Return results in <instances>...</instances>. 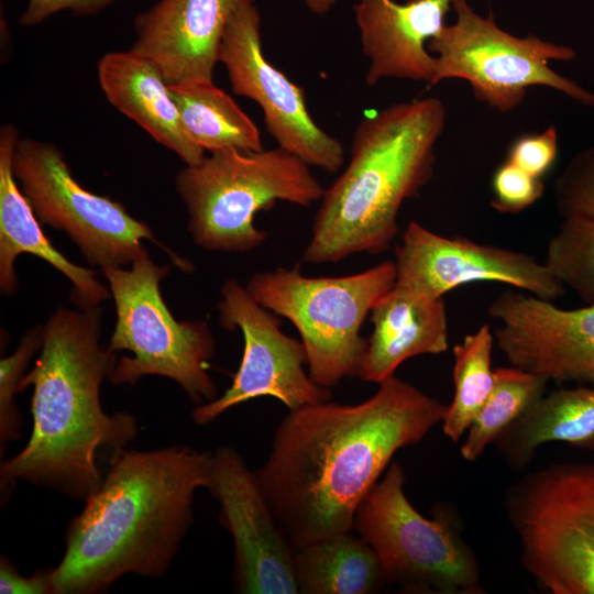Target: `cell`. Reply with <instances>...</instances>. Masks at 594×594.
<instances>
[{
    "label": "cell",
    "mask_w": 594,
    "mask_h": 594,
    "mask_svg": "<svg viewBox=\"0 0 594 594\" xmlns=\"http://www.w3.org/2000/svg\"><path fill=\"white\" fill-rule=\"evenodd\" d=\"M168 87L187 133L205 152L263 150L254 121L213 81Z\"/></svg>",
    "instance_id": "obj_24"
},
{
    "label": "cell",
    "mask_w": 594,
    "mask_h": 594,
    "mask_svg": "<svg viewBox=\"0 0 594 594\" xmlns=\"http://www.w3.org/2000/svg\"><path fill=\"white\" fill-rule=\"evenodd\" d=\"M452 8L455 22L444 25L427 44L436 54L429 87L444 79H463L479 101L499 112L517 108L532 86L556 89L594 108L593 92L550 68L551 61H573L572 47L535 35L514 36L497 26L492 12L482 18L466 0H455Z\"/></svg>",
    "instance_id": "obj_10"
},
{
    "label": "cell",
    "mask_w": 594,
    "mask_h": 594,
    "mask_svg": "<svg viewBox=\"0 0 594 594\" xmlns=\"http://www.w3.org/2000/svg\"><path fill=\"white\" fill-rule=\"evenodd\" d=\"M353 531L332 535L295 551L299 593L371 594L386 585L377 553Z\"/></svg>",
    "instance_id": "obj_23"
},
{
    "label": "cell",
    "mask_w": 594,
    "mask_h": 594,
    "mask_svg": "<svg viewBox=\"0 0 594 594\" xmlns=\"http://www.w3.org/2000/svg\"><path fill=\"white\" fill-rule=\"evenodd\" d=\"M447 407L394 374L364 402L289 410L254 473L293 549L352 531L394 454L420 442Z\"/></svg>",
    "instance_id": "obj_1"
},
{
    "label": "cell",
    "mask_w": 594,
    "mask_h": 594,
    "mask_svg": "<svg viewBox=\"0 0 594 594\" xmlns=\"http://www.w3.org/2000/svg\"><path fill=\"white\" fill-rule=\"evenodd\" d=\"M548 271L586 305H594V221L564 219L547 249Z\"/></svg>",
    "instance_id": "obj_27"
},
{
    "label": "cell",
    "mask_w": 594,
    "mask_h": 594,
    "mask_svg": "<svg viewBox=\"0 0 594 594\" xmlns=\"http://www.w3.org/2000/svg\"><path fill=\"white\" fill-rule=\"evenodd\" d=\"M396 461L361 502L354 528L377 553L386 584L410 593L481 594V570L448 506L422 516L405 493Z\"/></svg>",
    "instance_id": "obj_9"
},
{
    "label": "cell",
    "mask_w": 594,
    "mask_h": 594,
    "mask_svg": "<svg viewBox=\"0 0 594 594\" xmlns=\"http://www.w3.org/2000/svg\"><path fill=\"white\" fill-rule=\"evenodd\" d=\"M455 0H360L354 6L362 51L369 59L367 86L382 79L425 81L430 86L436 58L428 42L442 28Z\"/></svg>",
    "instance_id": "obj_18"
},
{
    "label": "cell",
    "mask_w": 594,
    "mask_h": 594,
    "mask_svg": "<svg viewBox=\"0 0 594 594\" xmlns=\"http://www.w3.org/2000/svg\"><path fill=\"white\" fill-rule=\"evenodd\" d=\"M221 296V324L241 330L244 350L230 387L193 410L197 425L210 424L229 408L258 397L276 398L289 410L331 400V389L318 385L305 372L304 344L282 331L277 315L260 305L235 279L224 283Z\"/></svg>",
    "instance_id": "obj_12"
},
{
    "label": "cell",
    "mask_w": 594,
    "mask_h": 594,
    "mask_svg": "<svg viewBox=\"0 0 594 594\" xmlns=\"http://www.w3.org/2000/svg\"><path fill=\"white\" fill-rule=\"evenodd\" d=\"M108 101L186 165L199 164L205 151L187 133L168 84L146 57L132 51L110 52L98 63Z\"/></svg>",
    "instance_id": "obj_21"
},
{
    "label": "cell",
    "mask_w": 594,
    "mask_h": 594,
    "mask_svg": "<svg viewBox=\"0 0 594 594\" xmlns=\"http://www.w3.org/2000/svg\"><path fill=\"white\" fill-rule=\"evenodd\" d=\"M495 342L510 365L557 383L594 386V305L565 310L515 290L488 307Z\"/></svg>",
    "instance_id": "obj_16"
},
{
    "label": "cell",
    "mask_w": 594,
    "mask_h": 594,
    "mask_svg": "<svg viewBox=\"0 0 594 594\" xmlns=\"http://www.w3.org/2000/svg\"><path fill=\"white\" fill-rule=\"evenodd\" d=\"M13 125L0 130V288L11 295L18 287L16 257L30 253L59 271L72 283L70 298L79 309L100 306L111 295L96 273L72 263L45 237L37 218L21 191L12 170L13 152L19 140Z\"/></svg>",
    "instance_id": "obj_19"
},
{
    "label": "cell",
    "mask_w": 594,
    "mask_h": 594,
    "mask_svg": "<svg viewBox=\"0 0 594 594\" xmlns=\"http://www.w3.org/2000/svg\"><path fill=\"white\" fill-rule=\"evenodd\" d=\"M255 0H160L134 19L132 51L150 59L168 85L213 81L226 26Z\"/></svg>",
    "instance_id": "obj_17"
},
{
    "label": "cell",
    "mask_w": 594,
    "mask_h": 594,
    "mask_svg": "<svg viewBox=\"0 0 594 594\" xmlns=\"http://www.w3.org/2000/svg\"><path fill=\"white\" fill-rule=\"evenodd\" d=\"M130 265L129 270H102L117 312L108 349L132 353L116 360L108 380L119 386L134 384L146 375L165 376L194 403L212 402L217 388L208 367L215 340L208 321H177L173 317L160 290L170 268L156 265L146 249Z\"/></svg>",
    "instance_id": "obj_8"
},
{
    "label": "cell",
    "mask_w": 594,
    "mask_h": 594,
    "mask_svg": "<svg viewBox=\"0 0 594 594\" xmlns=\"http://www.w3.org/2000/svg\"><path fill=\"white\" fill-rule=\"evenodd\" d=\"M491 206L503 213L519 212L536 201L544 191L541 178H537L517 165L506 161L494 172Z\"/></svg>",
    "instance_id": "obj_30"
},
{
    "label": "cell",
    "mask_w": 594,
    "mask_h": 594,
    "mask_svg": "<svg viewBox=\"0 0 594 594\" xmlns=\"http://www.w3.org/2000/svg\"><path fill=\"white\" fill-rule=\"evenodd\" d=\"M336 0H305L307 7L318 14L326 13L334 3Z\"/></svg>",
    "instance_id": "obj_34"
},
{
    "label": "cell",
    "mask_w": 594,
    "mask_h": 594,
    "mask_svg": "<svg viewBox=\"0 0 594 594\" xmlns=\"http://www.w3.org/2000/svg\"><path fill=\"white\" fill-rule=\"evenodd\" d=\"M373 331L358 377L381 383L405 361L448 350V316L443 298L395 285L371 311Z\"/></svg>",
    "instance_id": "obj_20"
},
{
    "label": "cell",
    "mask_w": 594,
    "mask_h": 594,
    "mask_svg": "<svg viewBox=\"0 0 594 594\" xmlns=\"http://www.w3.org/2000/svg\"><path fill=\"white\" fill-rule=\"evenodd\" d=\"M12 170L36 218L64 231L90 264L102 270L131 264L145 250L146 239L164 249L178 268L193 271L189 261L161 244L121 202L81 187L53 143L19 139Z\"/></svg>",
    "instance_id": "obj_11"
},
{
    "label": "cell",
    "mask_w": 594,
    "mask_h": 594,
    "mask_svg": "<svg viewBox=\"0 0 594 594\" xmlns=\"http://www.w3.org/2000/svg\"><path fill=\"white\" fill-rule=\"evenodd\" d=\"M101 317L100 306L61 307L44 324L40 356L21 382L22 389L33 386L32 435L1 463L2 493L23 480L85 501L103 480L100 450L113 455L136 438L133 415H108L101 406V383L117 360L100 345Z\"/></svg>",
    "instance_id": "obj_3"
},
{
    "label": "cell",
    "mask_w": 594,
    "mask_h": 594,
    "mask_svg": "<svg viewBox=\"0 0 594 594\" xmlns=\"http://www.w3.org/2000/svg\"><path fill=\"white\" fill-rule=\"evenodd\" d=\"M395 283V263L387 260L336 277H309L298 266L262 271L251 276L245 288L260 305L294 324L309 376L331 388L344 378L358 377L367 348L361 328Z\"/></svg>",
    "instance_id": "obj_6"
},
{
    "label": "cell",
    "mask_w": 594,
    "mask_h": 594,
    "mask_svg": "<svg viewBox=\"0 0 594 594\" xmlns=\"http://www.w3.org/2000/svg\"><path fill=\"white\" fill-rule=\"evenodd\" d=\"M493 389L468 430L460 452L476 461L488 446L522 417L544 394L548 380L516 366L494 370Z\"/></svg>",
    "instance_id": "obj_25"
},
{
    "label": "cell",
    "mask_w": 594,
    "mask_h": 594,
    "mask_svg": "<svg viewBox=\"0 0 594 594\" xmlns=\"http://www.w3.org/2000/svg\"><path fill=\"white\" fill-rule=\"evenodd\" d=\"M520 560L552 594H594V461L527 473L504 497Z\"/></svg>",
    "instance_id": "obj_7"
},
{
    "label": "cell",
    "mask_w": 594,
    "mask_h": 594,
    "mask_svg": "<svg viewBox=\"0 0 594 594\" xmlns=\"http://www.w3.org/2000/svg\"><path fill=\"white\" fill-rule=\"evenodd\" d=\"M394 263L397 285L432 298L475 282L503 283L549 301L565 294L564 285L529 254L447 238L417 221L407 224Z\"/></svg>",
    "instance_id": "obj_15"
},
{
    "label": "cell",
    "mask_w": 594,
    "mask_h": 594,
    "mask_svg": "<svg viewBox=\"0 0 594 594\" xmlns=\"http://www.w3.org/2000/svg\"><path fill=\"white\" fill-rule=\"evenodd\" d=\"M447 120L442 101L398 102L358 124L350 161L324 189L302 254L308 264L338 263L387 251L405 200L429 183Z\"/></svg>",
    "instance_id": "obj_4"
},
{
    "label": "cell",
    "mask_w": 594,
    "mask_h": 594,
    "mask_svg": "<svg viewBox=\"0 0 594 594\" xmlns=\"http://www.w3.org/2000/svg\"><path fill=\"white\" fill-rule=\"evenodd\" d=\"M207 490L233 539V587L242 594H298L295 550L279 529L254 471L230 447L212 453Z\"/></svg>",
    "instance_id": "obj_14"
},
{
    "label": "cell",
    "mask_w": 594,
    "mask_h": 594,
    "mask_svg": "<svg viewBox=\"0 0 594 594\" xmlns=\"http://www.w3.org/2000/svg\"><path fill=\"white\" fill-rule=\"evenodd\" d=\"M188 212V231L204 250L245 253L261 246L267 233L254 224L255 215L277 201L309 207L324 188L298 156L277 146L210 153L186 165L175 178Z\"/></svg>",
    "instance_id": "obj_5"
},
{
    "label": "cell",
    "mask_w": 594,
    "mask_h": 594,
    "mask_svg": "<svg viewBox=\"0 0 594 594\" xmlns=\"http://www.w3.org/2000/svg\"><path fill=\"white\" fill-rule=\"evenodd\" d=\"M1 594H53L51 569L35 572L32 576H23L13 563L1 556L0 560Z\"/></svg>",
    "instance_id": "obj_33"
},
{
    "label": "cell",
    "mask_w": 594,
    "mask_h": 594,
    "mask_svg": "<svg viewBox=\"0 0 594 594\" xmlns=\"http://www.w3.org/2000/svg\"><path fill=\"white\" fill-rule=\"evenodd\" d=\"M219 63L227 70L233 94L261 107L266 130L278 146L327 173L334 174L343 166L342 143L315 122L304 90L265 57L261 16L254 2L240 7L230 18Z\"/></svg>",
    "instance_id": "obj_13"
},
{
    "label": "cell",
    "mask_w": 594,
    "mask_h": 594,
    "mask_svg": "<svg viewBox=\"0 0 594 594\" xmlns=\"http://www.w3.org/2000/svg\"><path fill=\"white\" fill-rule=\"evenodd\" d=\"M549 442L594 451V386L544 394L494 444L513 469L521 471Z\"/></svg>",
    "instance_id": "obj_22"
},
{
    "label": "cell",
    "mask_w": 594,
    "mask_h": 594,
    "mask_svg": "<svg viewBox=\"0 0 594 594\" xmlns=\"http://www.w3.org/2000/svg\"><path fill=\"white\" fill-rule=\"evenodd\" d=\"M554 201L564 219L594 221V145L569 160L556 180Z\"/></svg>",
    "instance_id": "obj_29"
},
{
    "label": "cell",
    "mask_w": 594,
    "mask_h": 594,
    "mask_svg": "<svg viewBox=\"0 0 594 594\" xmlns=\"http://www.w3.org/2000/svg\"><path fill=\"white\" fill-rule=\"evenodd\" d=\"M44 326H35L25 332L15 351L0 360V451L19 439L22 427L21 415L14 397L22 391L21 382L32 356L41 350Z\"/></svg>",
    "instance_id": "obj_28"
},
{
    "label": "cell",
    "mask_w": 594,
    "mask_h": 594,
    "mask_svg": "<svg viewBox=\"0 0 594 594\" xmlns=\"http://www.w3.org/2000/svg\"><path fill=\"white\" fill-rule=\"evenodd\" d=\"M558 156V132L554 125L535 134L517 138L509 146L507 160L528 174L541 178Z\"/></svg>",
    "instance_id": "obj_31"
},
{
    "label": "cell",
    "mask_w": 594,
    "mask_h": 594,
    "mask_svg": "<svg viewBox=\"0 0 594 594\" xmlns=\"http://www.w3.org/2000/svg\"><path fill=\"white\" fill-rule=\"evenodd\" d=\"M117 1L121 0H28L19 23L23 26H33L63 10H69L80 16L94 15Z\"/></svg>",
    "instance_id": "obj_32"
},
{
    "label": "cell",
    "mask_w": 594,
    "mask_h": 594,
    "mask_svg": "<svg viewBox=\"0 0 594 594\" xmlns=\"http://www.w3.org/2000/svg\"><path fill=\"white\" fill-rule=\"evenodd\" d=\"M494 340L490 326L482 324L453 346L454 394L441 421L443 433L453 442L469 430L493 389Z\"/></svg>",
    "instance_id": "obj_26"
},
{
    "label": "cell",
    "mask_w": 594,
    "mask_h": 594,
    "mask_svg": "<svg viewBox=\"0 0 594 594\" xmlns=\"http://www.w3.org/2000/svg\"><path fill=\"white\" fill-rule=\"evenodd\" d=\"M212 453L186 446L122 450L68 525L65 552L51 569L53 594H95L125 574L163 576L207 488Z\"/></svg>",
    "instance_id": "obj_2"
}]
</instances>
